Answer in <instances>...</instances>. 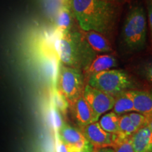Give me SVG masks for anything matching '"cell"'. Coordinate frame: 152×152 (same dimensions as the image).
<instances>
[{"mask_svg": "<svg viewBox=\"0 0 152 152\" xmlns=\"http://www.w3.org/2000/svg\"><path fill=\"white\" fill-rule=\"evenodd\" d=\"M58 56L54 54L47 55L42 61V71L45 77L52 83L53 87H56L59 74V63Z\"/></svg>", "mask_w": 152, "mask_h": 152, "instance_id": "13", "label": "cell"}, {"mask_svg": "<svg viewBox=\"0 0 152 152\" xmlns=\"http://www.w3.org/2000/svg\"><path fill=\"white\" fill-rule=\"evenodd\" d=\"M114 97L115 103L113 107V112L116 113L118 115L124 114L127 112L135 111L133 98L130 90L121 93Z\"/></svg>", "mask_w": 152, "mask_h": 152, "instance_id": "16", "label": "cell"}, {"mask_svg": "<svg viewBox=\"0 0 152 152\" xmlns=\"http://www.w3.org/2000/svg\"><path fill=\"white\" fill-rule=\"evenodd\" d=\"M118 126V134L125 137L132 136V134L138 130L131 121L128 114H124V115L119 116Z\"/></svg>", "mask_w": 152, "mask_h": 152, "instance_id": "19", "label": "cell"}, {"mask_svg": "<svg viewBox=\"0 0 152 152\" xmlns=\"http://www.w3.org/2000/svg\"><path fill=\"white\" fill-rule=\"evenodd\" d=\"M105 1H113V0H105Z\"/></svg>", "mask_w": 152, "mask_h": 152, "instance_id": "29", "label": "cell"}, {"mask_svg": "<svg viewBox=\"0 0 152 152\" xmlns=\"http://www.w3.org/2000/svg\"><path fill=\"white\" fill-rule=\"evenodd\" d=\"M93 150H94V147H93L90 142H87L83 149L75 152H93Z\"/></svg>", "mask_w": 152, "mask_h": 152, "instance_id": "26", "label": "cell"}, {"mask_svg": "<svg viewBox=\"0 0 152 152\" xmlns=\"http://www.w3.org/2000/svg\"><path fill=\"white\" fill-rule=\"evenodd\" d=\"M82 32L90 46L96 53H108L112 51L109 41L103 35L94 31Z\"/></svg>", "mask_w": 152, "mask_h": 152, "instance_id": "14", "label": "cell"}, {"mask_svg": "<svg viewBox=\"0 0 152 152\" xmlns=\"http://www.w3.org/2000/svg\"><path fill=\"white\" fill-rule=\"evenodd\" d=\"M117 66V60L112 55L103 54L97 55L94 58L92 63L85 68L83 71L88 75L104 71L111 70Z\"/></svg>", "mask_w": 152, "mask_h": 152, "instance_id": "12", "label": "cell"}, {"mask_svg": "<svg viewBox=\"0 0 152 152\" xmlns=\"http://www.w3.org/2000/svg\"><path fill=\"white\" fill-rule=\"evenodd\" d=\"M122 39L130 52L144 49L147 42V18L141 6H134L129 11L123 27Z\"/></svg>", "mask_w": 152, "mask_h": 152, "instance_id": "3", "label": "cell"}, {"mask_svg": "<svg viewBox=\"0 0 152 152\" xmlns=\"http://www.w3.org/2000/svg\"><path fill=\"white\" fill-rule=\"evenodd\" d=\"M133 124L137 128L140 129L147 125V117L138 112H132L128 114Z\"/></svg>", "mask_w": 152, "mask_h": 152, "instance_id": "23", "label": "cell"}, {"mask_svg": "<svg viewBox=\"0 0 152 152\" xmlns=\"http://www.w3.org/2000/svg\"><path fill=\"white\" fill-rule=\"evenodd\" d=\"M118 121L119 115L112 111L106 113L103 116L101 117L99 119L98 123L101 128L106 132H109L112 134H118Z\"/></svg>", "mask_w": 152, "mask_h": 152, "instance_id": "17", "label": "cell"}, {"mask_svg": "<svg viewBox=\"0 0 152 152\" xmlns=\"http://www.w3.org/2000/svg\"><path fill=\"white\" fill-rule=\"evenodd\" d=\"M58 90L64 94L69 105L83 95L84 75L82 70L61 65L58 78Z\"/></svg>", "mask_w": 152, "mask_h": 152, "instance_id": "5", "label": "cell"}, {"mask_svg": "<svg viewBox=\"0 0 152 152\" xmlns=\"http://www.w3.org/2000/svg\"><path fill=\"white\" fill-rule=\"evenodd\" d=\"M58 136L71 152H75L83 149L87 142L80 130L66 123H64L58 131Z\"/></svg>", "mask_w": 152, "mask_h": 152, "instance_id": "8", "label": "cell"}, {"mask_svg": "<svg viewBox=\"0 0 152 152\" xmlns=\"http://www.w3.org/2000/svg\"><path fill=\"white\" fill-rule=\"evenodd\" d=\"M48 121L51 127L57 132H58L65 123L63 121L61 114L52 104L48 111Z\"/></svg>", "mask_w": 152, "mask_h": 152, "instance_id": "21", "label": "cell"}, {"mask_svg": "<svg viewBox=\"0 0 152 152\" xmlns=\"http://www.w3.org/2000/svg\"><path fill=\"white\" fill-rule=\"evenodd\" d=\"M70 106L72 108L74 117L80 128L94 123L92 109L83 95Z\"/></svg>", "mask_w": 152, "mask_h": 152, "instance_id": "9", "label": "cell"}, {"mask_svg": "<svg viewBox=\"0 0 152 152\" xmlns=\"http://www.w3.org/2000/svg\"><path fill=\"white\" fill-rule=\"evenodd\" d=\"M147 125L149 127V128L152 130V115L151 116H147Z\"/></svg>", "mask_w": 152, "mask_h": 152, "instance_id": "28", "label": "cell"}, {"mask_svg": "<svg viewBox=\"0 0 152 152\" xmlns=\"http://www.w3.org/2000/svg\"><path fill=\"white\" fill-rule=\"evenodd\" d=\"M148 18H149V24L152 43V0H149V3H148Z\"/></svg>", "mask_w": 152, "mask_h": 152, "instance_id": "25", "label": "cell"}, {"mask_svg": "<svg viewBox=\"0 0 152 152\" xmlns=\"http://www.w3.org/2000/svg\"><path fill=\"white\" fill-rule=\"evenodd\" d=\"M54 47L58 59L64 66L82 71L90 65L96 56L83 32L76 30H71L65 33L59 31L54 42Z\"/></svg>", "mask_w": 152, "mask_h": 152, "instance_id": "2", "label": "cell"}, {"mask_svg": "<svg viewBox=\"0 0 152 152\" xmlns=\"http://www.w3.org/2000/svg\"><path fill=\"white\" fill-rule=\"evenodd\" d=\"M112 149L114 152H134L132 144V136L123 137L119 134H113Z\"/></svg>", "mask_w": 152, "mask_h": 152, "instance_id": "18", "label": "cell"}, {"mask_svg": "<svg viewBox=\"0 0 152 152\" xmlns=\"http://www.w3.org/2000/svg\"><path fill=\"white\" fill-rule=\"evenodd\" d=\"M71 12L84 32L109 35L114 23L115 10L105 0H68Z\"/></svg>", "mask_w": 152, "mask_h": 152, "instance_id": "1", "label": "cell"}, {"mask_svg": "<svg viewBox=\"0 0 152 152\" xmlns=\"http://www.w3.org/2000/svg\"><path fill=\"white\" fill-rule=\"evenodd\" d=\"M87 85L106 94L115 96L134 87L132 77L121 70L111 69L89 76Z\"/></svg>", "mask_w": 152, "mask_h": 152, "instance_id": "4", "label": "cell"}, {"mask_svg": "<svg viewBox=\"0 0 152 152\" xmlns=\"http://www.w3.org/2000/svg\"><path fill=\"white\" fill-rule=\"evenodd\" d=\"M83 96L91 108L93 114V122H98L101 116L113 109L115 97L94 87L86 85Z\"/></svg>", "mask_w": 152, "mask_h": 152, "instance_id": "6", "label": "cell"}, {"mask_svg": "<svg viewBox=\"0 0 152 152\" xmlns=\"http://www.w3.org/2000/svg\"><path fill=\"white\" fill-rule=\"evenodd\" d=\"M73 14L68 4V0L61 6L56 15V24L58 30L61 33H65L71 30Z\"/></svg>", "mask_w": 152, "mask_h": 152, "instance_id": "15", "label": "cell"}, {"mask_svg": "<svg viewBox=\"0 0 152 152\" xmlns=\"http://www.w3.org/2000/svg\"><path fill=\"white\" fill-rule=\"evenodd\" d=\"M134 110L146 116L152 115V90H131Z\"/></svg>", "mask_w": 152, "mask_h": 152, "instance_id": "10", "label": "cell"}, {"mask_svg": "<svg viewBox=\"0 0 152 152\" xmlns=\"http://www.w3.org/2000/svg\"><path fill=\"white\" fill-rule=\"evenodd\" d=\"M56 149L57 152H71L70 150L68 149L67 146L63 142L60 138L57 137V144H56Z\"/></svg>", "mask_w": 152, "mask_h": 152, "instance_id": "24", "label": "cell"}, {"mask_svg": "<svg viewBox=\"0 0 152 152\" xmlns=\"http://www.w3.org/2000/svg\"><path fill=\"white\" fill-rule=\"evenodd\" d=\"M137 73L142 78L152 83V61L141 64L139 66Z\"/></svg>", "mask_w": 152, "mask_h": 152, "instance_id": "22", "label": "cell"}, {"mask_svg": "<svg viewBox=\"0 0 152 152\" xmlns=\"http://www.w3.org/2000/svg\"><path fill=\"white\" fill-rule=\"evenodd\" d=\"M52 98V105L61 113L66 115L69 107V104L64 94L57 89V87H53Z\"/></svg>", "mask_w": 152, "mask_h": 152, "instance_id": "20", "label": "cell"}, {"mask_svg": "<svg viewBox=\"0 0 152 152\" xmlns=\"http://www.w3.org/2000/svg\"><path fill=\"white\" fill-rule=\"evenodd\" d=\"M93 152H114V150L111 147L94 148Z\"/></svg>", "mask_w": 152, "mask_h": 152, "instance_id": "27", "label": "cell"}, {"mask_svg": "<svg viewBox=\"0 0 152 152\" xmlns=\"http://www.w3.org/2000/svg\"><path fill=\"white\" fill-rule=\"evenodd\" d=\"M134 152H152V130L147 125L139 129L132 136Z\"/></svg>", "mask_w": 152, "mask_h": 152, "instance_id": "11", "label": "cell"}, {"mask_svg": "<svg viewBox=\"0 0 152 152\" xmlns=\"http://www.w3.org/2000/svg\"><path fill=\"white\" fill-rule=\"evenodd\" d=\"M80 129L87 141L94 148L112 147L113 146V134L104 131L98 122L92 123Z\"/></svg>", "mask_w": 152, "mask_h": 152, "instance_id": "7", "label": "cell"}]
</instances>
